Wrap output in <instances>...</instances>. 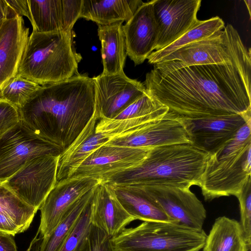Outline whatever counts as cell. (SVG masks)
<instances>
[{
    "instance_id": "6da1fadb",
    "label": "cell",
    "mask_w": 251,
    "mask_h": 251,
    "mask_svg": "<svg viewBox=\"0 0 251 251\" xmlns=\"http://www.w3.org/2000/svg\"><path fill=\"white\" fill-rule=\"evenodd\" d=\"M251 54L229 62L173 70L154 67L146 75L147 94L169 111L191 118L251 111Z\"/></svg>"
},
{
    "instance_id": "7a4b0ae2",
    "label": "cell",
    "mask_w": 251,
    "mask_h": 251,
    "mask_svg": "<svg viewBox=\"0 0 251 251\" xmlns=\"http://www.w3.org/2000/svg\"><path fill=\"white\" fill-rule=\"evenodd\" d=\"M19 110L20 120L61 153L97 110L94 80L77 74L64 80L42 85Z\"/></svg>"
},
{
    "instance_id": "3957f363",
    "label": "cell",
    "mask_w": 251,
    "mask_h": 251,
    "mask_svg": "<svg viewBox=\"0 0 251 251\" xmlns=\"http://www.w3.org/2000/svg\"><path fill=\"white\" fill-rule=\"evenodd\" d=\"M209 154L190 143L152 147L139 165L114 174L103 182L141 186H201Z\"/></svg>"
},
{
    "instance_id": "277c9868",
    "label": "cell",
    "mask_w": 251,
    "mask_h": 251,
    "mask_svg": "<svg viewBox=\"0 0 251 251\" xmlns=\"http://www.w3.org/2000/svg\"><path fill=\"white\" fill-rule=\"evenodd\" d=\"M72 32L32 31L17 74L41 86L64 80L78 74L81 57L74 50Z\"/></svg>"
},
{
    "instance_id": "5b68a950",
    "label": "cell",
    "mask_w": 251,
    "mask_h": 251,
    "mask_svg": "<svg viewBox=\"0 0 251 251\" xmlns=\"http://www.w3.org/2000/svg\"><path fill=\"white\" fill-rule=\"evenodd\" d=\"M207 234L176 222L144 221L110 238L113 251H200Z\"/></svg>"
},
{
    "instance_id": "8992f818",
    "label": "cell",
    "mask_w": 251,
    "mask_h": 251,
    "mask_svg": "<svg viewBox=\"0 0 251 251\" xmlns=\"http://www.w3.org/2000/svg\"><path fill=\"white\" fill-rule=\"evenodd\" d=\"M249 49L236 29L228 24L208 37L178 49L154 67L169 71L192 65L225 63L245 54Z\"/></svg>"
},
{
    "instance_id": "52a82bcc",
    "label": "cell",
    "mask_w": 251,
    "mask_h": 251,
    "mask_svg": "<svg viewBox=\"0 0 251 251\" xmlns=\"http://www.w3.org/2000/svg\"><path fill=\"white\" fill-rule=\"evenodd\" d=\"M251 142L238 152L220 159L208 157L201 188L205 201L237 197L251 177Z\"/></svg>"
},
{
    "instance_id": "ba28073f",
    "label": "cell",
    "mask_w": 251,
    "mask_h": 251,
    "mask_svg": "<svg viewBox=\"0 0 251 251\" xmlns=\"http://www.w3.org/2000/svg\"><path fill=\"white\" fill-rule=\"evenodd\" d=\"M110 185L145 195L156 203L172 221L195 229H202L206 211L190 188L141 186L130 183Z\"/></svg>"
},
{
    "instance_id": "9c48e42d",
    "label": "cell",
    "mask_w": 251,
    "mask_h": 251,
    "mask_svg": "<svg viewBox=\"0 0 251 251\" xmlns=\"http://www.w3.org/2000/svg\"><path fill=\"white\" fill-rule=\"evenodd\" d=\"M59 155L32 158L2 184L37 211L57 182Z\"/></svg>"
},
{
    "instance_id": "30bf717a",
    "label": "cell",
    "mask_w": 251,
    "mask_h": 251,
    "mask_svg": "<svg viewBox=\"0 0 251 251\" xmlns=\"http://www.w3.org/2000/svg\"><path fill=\"white\" fill-rule=\"evenodd\" d=\"M60 153L20 120L0 135V182L9 177L32 158Z\"/></svg>"
},
{
    "instance_id": "8fae6325",
    "label": "cell",
    "mask_w": 251,
    "mask_h": 251,
    "mask_svg": "<svg viewBox=\"0 0 251 251\" xmlns=\"http://www.w3.org/2000/svg\"><path fill=\"white\" fill-rule=\"evenodd\" d=\"M193 146L208 154H212L249 119L251 111L242 114L209 116L191 118L177 114Z\"/></svg>"
},
{
    "instance_id": "7c38bea8",
    "label": "cell",
    "mask_w": 251,
    "mask_h": 251,
    "mask_svg": "<svg viewBox=\"0 0 251 251\" xmlns=\"http://www.w3.org/2000/svg\"><path fill=\"white\" fill-rule=\"evenodd\" d=\"M101 182L93 177L74 176L57 181L39 209V235L43 238L49 236L70 208Z\"/></svg>"
},
{
    "instance_id": "4fadbf2b",
    "label": "cell",
    "mask_w": 251,
    "mask_h": 251,
    "mask_svg": "<svg viewBox=\"0 0 251 251\" xmlns=\"http://www.w3.org/2000/svg\"><path fill=\"white\" fill-rule=\"evenodd\" d=\"M152 148L104 145L89 155L72 176L93 177L104 181L114 174L140 165Z\"/></svg>"
},
{
    "instance_id": "5bb4252c",
    "label": "cell",
    "mask_w": 251,
    "mask_h": 251,
    "mask_svg": "<svg viewBox=\"0 0 251 251\" xmlns=\"http://www.w3.org/2000/svg\"><path fill=\"white\" fill-rule=\"evenodd\" d=\"M201 0H152L157 29L154 50L169 45L187 31L198 20Z\"/></svg>"
},
{
    "instance_id": "9a60e30c",
    "label": "cell",
    "mask_w": 251,
    "mask_h": 251,
    "mask_svg": "<svg viewBox=\"0 0 251 251\" xmlns=\"http://www.w3.org/2000/svg\"><path fill=\"white\" fill-rule=\"evenodd\" d=\"M93 78L100 118H113L136 100L147 94L144 84L130 78L124 72L114 75L101 74Z\"/></svg>"
},
{
    "instance_id": "2e32d148",
    "label": "cell",
    "mask_w": 251,
    "mask_h": 251,
    "mask_svg": "<svg viewBox=\"0 0 251 251\" xmlns=\"http://www.w3.org/2000/svg\"><path fill=\"white\" fill-rule=\"evenodd\" d=\"M183 143H190L186 131L177 114L169 111L163 118L110 139L105 145L151 148Z\"/></svg>"
},
{
    "instance_id": "e0dca14e",
    "label": "cell",
    "mask_w": 251,
    "mask_h": 251,
    "mask_svg": "<svg viewBox=\"0 0 251 251\" xmlns=\"http://www.w3.org/2000/svg\"><path fill=\"white\" fill-rule=\"evenodd\" d=\"M33 31H71L80 18L82 0H28Z\"/></svg>"
},
{
    "instance_id": "ac0fdd59",
    "label": "cell",
    "mask_w": 251,
    "mask_h": 251,
    "mask_svg": "<svg viewBox=\"0 0 251 251\" xmlns=\"http://www.w3.org/2000/svg\"><path fill=\"white\" fill-rule=\"evenodd\" d=\"M123 29L126 55L135 65L142 64L154 50L157 40L152 0L143 2Z\"/></svg>"
},
{
    "instance_id": "d6986e66",
    "label": "cell",
    "mask_w": 251,
    "mask_h": 251,
    "mask_svg": "<svg viewBox=\"0 0 251 251\" xmlns=\"http://www.w3.org/2000/svg\"><path fill=\"white\" fill-rule=\"evenodd\" d=\"M135 220L119 201L114 187L101 182L96 188L91 202V224L111 238Z\"/></svg>"
},
{
    "instance_id": "ffe728a7",
    "label": "cell",
    "mask_w": 251,
    "mask_h": 251,
    "mask_svg": "<svg viewBox=\"0 0 251 251\" xmlns=\"http://www.w3.org/2000/svg\"><path fill=\"white\" fill-rule=\"evenodd\" d=\"M22 16L6 19L0 28V88L15 76L29 38Z\"/></svg>"
},
{
    "instance_id": "44dd1931",
    "label": "cell",
    "mask_w": 251,
    "mask_h": 251,
    "mask_svg": "<svg viewBox=\"0 0 251 251\" xmlns=\"http://www.w3.org/2000/svg\"><path fill=\"white\" fill-rule=\"evenodd\" d=\"M100 117L97 110L73 142L59 155L57 180L72 176L81 163L94 151L106 144L110 139L97 132L96 127Z\"/></svg>"
},
{
    "instance_id": "7402d4cb",
    "label": "cell",
    "mask_w": 251,
    "mask_h": 251,
    "mask_svg": "<svg viewBox=\"0 0 251 251\" xmlns=\"http://www.w3.org/2000/svg\"><path fill=\"white\" fill-rule=\"evenodd\" d=\"M37 211L0 182V232L13 236L24 232Z\"/></svg>"
},
{
    "instance_id": "603a6c76",
    "label": "cell",
    "mask_w": 251,
    "mask_h": 251,
    "mask_svg": "<svg viewBox=\"0 0 251 251\" xmlns=\"http://www.w3.org/2000/svg\"><path fill=\"white\" fill-rule=\"evenodd\" d=\"M143 3L141 0H82L80 18L99 25L126 22Z\"/></svg>"
},
{
    "instance_id": "cb8c5ba5",
    "label": "cell",
    "mask_w": 251,
    "mask_h": 251,
    "mask_svg": "<svg viewBox=\"0 0 251 251\" xmlns=\"http://www.w3.org/2000/svg\"><path fill=\"white\" fill-rule=\"evenodd\" d=\"M123 22L99 25L98 36L101 43L103 75L124 72L126 53Z\"/></svg>"
},
{
    "instance_id": "d4e9b609",
    "label": "cell",
    "mask_w": 251,
    "mask_h": 251,
    "mask_svg": "<svg viewBox=\"0 0 251 251\" xmlns=\"http://www.w3.org/2000/svg\"><path fill=\"white\" fill-rule=\"evenodd\" d=\"M245 250L248 251L240 222L225 216L217 218L207 235L203 251Z\"/></svg>"
},
{
    "instance_id": "484cf974",
    "label": "cell",
    "mask_w": 251,
    "mask_h": 251,
    "mask_svg": "<svg viewBox=\"0 0 251 251\" xmlns=\"http://www.w3.org/2000/svg\"><path fill=\"white\" fill-rule=\"evenodd\" d=\"M225 27L224 21L218 16L203 21L198 20L187 31L175 41L161 50L153 51L148 57V62L153 65L157 64L178 49L208 37L217 31L223 29Z\"/></svg>"
},
{
    "instance_id": "4316f807",
    "label": "cell",
    "mask_w": 251,
    "mask_h": 251,
    "mask_svg": "<svg viewBox=\"0 0 251 251\" xmlns=\"http://www.w3.org/2000/svg\"><path fill=\"white\" fill-rule=\"evenodd\" d=\"M78 199L62 220L47 237L43 238L39 251H59L85 208L91 202L96 188Z\"/></svg>"
},
{
    "instance_id": "83f0119b",
    "label": "cell",
    "mask_w": 251,
    "mask_h": 251,
    "mask_svg": "<svg viewBox=\"0 0 251 251\" xmlns=\"http://www.w3.org/2000/svg\"><path fill=\"white\" fill-rule=\"evenodd\" d=\"M112 186L122 206L136 220L173 222L156 203L145 195Z\"/></svg>"
},
{
    "instance_id": "f1b7e54d",
    "label": "cell",
    "mask_w": 251,
    "mask_h": 251,
    "mask_svg": "<svg viewBox=\"0 0 251 251\" xmlns=\"http://www.w3.org/2000/svg\"><path fill=\"white\" fill-rule=\"evenodd\" d=\"M41 85L17 74L0 88V100L20 109L40 88Z\"/></svg>"
},
{
    "instance_id": "f546056e",
    "label": "cell",
    "mask_w": 251,
    "mask_h": 251,
    "mask_svg": "<svg viewBox=\"0 0 251 251\" xmlns=\"http://www.w3.org/2000/svg\"><path fill=\"white\" fill-rule=\"evenodd\" d=\"M169 111L166 106L146 94L139 98L113 118L124 120L151 115H166Z\"/></svg>"
},
{
    "instance_id": "4dcf8cb0",
    "label": "cell",
    "mask_w": 251,
    "mask_h": 251,
    "mask_svg": "<svg viewBox=\"0 0 251 251\" xmlns=\"http://www.w3.org/2000/svg\"><path fill=\"white\" fill-rule=\"evenodd\" d=\"M250 142L251 119L248 120L217 151L212 154H209V157L217 160L222 159L238 152Z\"/></svg>"
},
{
    "instance_id": "1f68e13d",
    "label": "cell",
    "mask_w": 251,
    "mask_h": 251,
    "mask_svg": "<svg viewBox=\"0 0 251 251\" xmlns=\"http://www.w3.org/2000/svg\"><path fill=\"white\" fill-rule=\"evenodd\" d=\"M240 210V224L243 231L247 249L251 250V177L246 182L236 197Z\"/></svg>"
},
{
    "instance_id": "d6a6232c",
    "label": "cell",
    "mask_w": 251,
    "mask_h": 251,
    "mask_svg": "<svg viewBox=\"0 0 251 251\" xmlns=\"http://www.w3.org/2000/svg\"><path fill=\"white\" fill-rule=\"evenodd\" d=\"M91 223L90 202L82 213L59 251H76L88 232Z\"/></svg>"
},
{
    "instance_id": "836d02e7",
    "label": "cell",
    "mask_w": 251,
    "mask_h": 251,
    "mask_svg": "<svg viewBox=\"0 0 251 251\" xmlns=\"http://www.w3.org/2000/svg\"><path fill=\"white\" fill-rule=\"evenodd\" d=\"M77 251H113L110 238L102 229L91 223L88 232Z\"/></svg>"
},
{
    "instance_id": "e575fe53",
    "label": "cell",
    "mask_w": 251,
    "mask_h": 251,
    "mask_svg": "<svg viewBox=\"0 0 251 251\" xmlns=\"http://www.w3.org/2000/svg\"><path fill=\"white\" fill-rule=\"evenodd\" d=\"M20 121L19 110L9 102L0 100V135Z\"/></svg>"
},
{
    "instance_id": "d590c367",
    "label": "cell",
    "mask_w": 251,
    "mask_h": 251,
    "mask_svg": "<svg viewBox=\"0 0 251 251\" xmlns=\"http://www.w3.org/2000/svg\"><path fill=\"white\" fill-rule=\"evenodd\" d=\"M6 2L12 12L13 16L19 15L27 17L31 21L28 0H6Z\"/></svg>"
},
{
    "instance_id": "8d00e7d4",
    "label": "cell",
    "mask_w": 251,
    "mask_h": 251,
    "mask_svg": "<svg viewBox=\"0 0 251 251\" xmlns=\"http://www.w3.org/2000/svg\"><path fill=\"white\" fill-rule=\"evenodd\" d=\"M14 237L0 232V251H18Z\"/></svg>"
},
{
    "instance_id": "74e56055",
    "label": "cell",
    "mask_w": 251,
    "mask_h": 251,
    "mask_svg": "<svg viewBox=\"0 0 251 251\" xmlns=\"http://www.w3.org/2000/svg\"><path fill=\"white\" fill-rule=\"evenodd\" d=\"M13 17L6 0H0V28L4 21Z\"/></svg>"
},
{
    "instance_id": "f35d334b",
    "label": "cell",
    "mask_w": 251,
    "mask_h": 251,
    "mask_svg": "<svg viewBox=\"0 0 251 251\" xmlns=\"http://www.w3.org/2000/svg\"><path fill=\"white\" fill-rule=\"evenodd\" d=\"M43 238L37 232L31 241L28 249L25 251H39Z\"/></svg>"
},
{
    "instance_id": "ab89813d",
    "label": "cell",
    "mask_w": 251,
    "mask_h": 251,
    "mask_svg": "<svg viewBox=\"0 0 251 251\" xmlns=\"http://www.w3.org/2000/svg\"><path fill=\"white\" fill-rule=\"evenodd\" d=\"M244 1L245 2V4H246V5L247 7V9L248 10V11H249V15H250V17L251 18V0H244Z\"/></svg>"
},
{
    "instance_id": "60d3db41",
    "label": "cell",
    "mask_w": 251,
    "mask_h": 251,
    "mask_svg": "<svg viewBox=\"0 0 251 251\" xmlns=\"http://www.w3.org/2000/svg\"><path fill=\"white\" fill-rule=\"evenodd\" d=\"M247 251V250H245V251Z\"/></svg>"
},
{
    "instance_id": "b9f144b4",
    "label": "cell",
    "mask_w": 251,
    "mask_h": 251,
    "mask_svg": "<svg viewBox=\"0 0 251 251\" xmlns=\"http://www.w3.org/2000/svg\"><path fill=\"white\" fill-rule=\"evenodd\" d=\"M76 251H77V250Z\"/></svg>"
}]
</instances>
